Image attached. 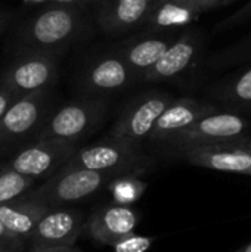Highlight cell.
<instances>
[{"label":"cell","instance_id":"6da1fadb","mask_svg":"<svg viewBox=\"0 0 251 252\" xmlns=\"http://www.w3.org/2000/svg\"><path fill=\"white\" fill-rule=\"evenodd\" d=\"M89 21L86 12L74 4H53L34 15L22 24L16 34V50L22 52H55L78 38Z\"/></svg>","mask_w":251,"mask_h":252},{"label":"cell","instance_id":"7a4b0ae2","mask_svg":"<svg viewBox=\"0 0 251 252\" xmlns=\"http://www.w3.org/2000/svg\"><path fill=\"white\" fill-rule=\"evenodd\" d=\"M152 167L151 158L143 152L139 142L108 136L98 143L77 149L62 168H87L143 176Z\"/></svg>","mask_w":251,"mask_h":252},{"label":"cell","instance_id":"3957f363","mask_svg":"<svg viewBox=\"0 0 251 252\" xmlns=\"http://www.w3.org/2000/svg\"><path fill=\"white\" fill-rule=\"evenodd\" d=\"M118 176L124 174L87 168H61L25 195L41 201L49 208L71 207L107 189L109 182Z\"/></svg>","mask_w":251,"mask_h":252},{"label":"cell","instance_id":"277c9868","mask_svg":"<svg viewBox=\"0 0 251 252\" xmlns=\"http://www.w3.org/2000/svg\"><path fill=\"white\" fill-rule=\"evenodd\" d=\"M107 102L102 96H86L68 102L47 115L36 140H64L77 143L90 136L105 120Z\"/></svg>","mask_w":251,"mask_h":252},{"label":"cell","instance_id":"5b68a950","mask_svg":"<svg viewBox=\"0 0 251 252\" xmlns=\"http://www.w3.org/2000/svg\"><path fill=\"white\" fill-rule=\"evenodd\" d=\"M50 89L18 97L0 118V152L37 136L50 111Z\"/></svg>","mask_w":251,"mask_h":252},{"label":"cell","instance_id":"8992f818","mask_svg":"<svg viewBox=\"0 0 251 252\" xmlns=\"http://www.w3.org/2000/svg\"><path fill=\"white\" fill-rule=\"evenodd\" d=\"M55 52H22L6 66L0 86L6 87L18 97L40 90H47L56 80Z\"/></svg>","mask_w":251,"mask_h":252},{"label":"cell","instance_id":"52a82bcc","mask_svg":"<svg viewBox=\"0 0 251 252\" xmlns=\"http://www.w3.org/2000/svg\"><path fill=\"white\" fill-rule=\"evenodd\" d=\"M77 143L64 140H34L31 145L19 149L7 162L6 167L19 174L40 180L56 174L75 154Z\"/></svg>","mask_w":251,"mask_h":252},{"label":"cell","instance_id":"ba28073f","mask_svg":"<svg viewBox=\"0 0 251 252\" xmlns=\"http://www.w3.org/2000/svg\"><path fill=\"white\" fill-rule=\"evenodd\" d=\"M247 130L249 121L244 117L232 112L219 111L200 118L189 127L172 136L164 143H167L173 149H182L198 145L225 143L246 137Z\"/></svg>","mask_w":251,"mask_h":252},{"label":"cell","instance_id":"9c48e42d","mask_svg":"<svg viewBox=\"0 0 251 252\" xmlns=\"http://www.w3.org/2000/svg\"><path fill=\"white\" fill-rule=\"evenodd\" d=\"M173 100L175 97L166 92H148L138 96L118 115L109 136L142 143V140L148 139L158 117Z\"/></svg>","mask_w":251,"mask_h":252},{"label":"cell","instance_id":"30bf717a","mask_svg":"<svg viewBox=\"0 0 251 252\" xmlns=\"http://www.w3.org/2000/svg\"><path fill=\"white\" fill-rule=\"evenodd\" d=\"M246 137L213 145H198L176 149L179 157L191 165L223 173L251 174V149Z\"/></svg>","mask_w":251,"mask_h":252},{"label":"cell","instance_id":"8fae6325","mask_svg":"<svg viewBox=\"0 0 251 252\" xmlns=\"http://www.w3.org/2000/svg\"><path fill=\"white\" fill-rule=\"evenodd\" d=\"M86 219L81 211L71 207L49 208L28 241L37 248L71 247L84 232Z\"/></svg>","mask_w":251,"mask_h":252},{"label":"cell","instance_id":"7c38bea8","mask_svg":"<svg viewBox=\"0 0 251 252\" xmlns=\"http://www.w3.org/2000/svg\"><path fill=\"white\" fill-rule=\"evenodd\" d=\"M136 77V72L114 50L90 62L83 69L78 86L86 96H104L127 87Z\"/></svg>","mask_w":251,"mask_h":252},{"label":"cell","instance_id":"4fadbf2b","mask_svg":"<svg viewBox=\"0 0 251 252\" xmlns=\"http://www.w3.org/2000/svg\"><path fill=\"white\" fill-rule=\"evenodd\" d=\"M138 214L129 205L107 204L93 210L84 224V232L98 244L115 245L118 241L133 235Z\"/></svg>","mask_w":251,"mask_h":252},{"label":"cell","instance_id":"5bb4252c","mask_svg":"<svg viewBox=\"0 0 251 252\" xmlns=\"http://www.w3.org/2000/svg\"><path fill=\"white\" fill-rule=\"evenodd\" d=\"M219 112L217 106L195 99H175L155 121L148 140L166 142L200 118Z\"/></svg>","mask_w":251,"mask_h":252},{"label":"cell","instance_id":"9a60e30c","mask_svg":"<svg viewBox=\"0 0 251 252\" xmlns=\"http://www.w3.org/2000/svg\"><path fill=\"white\" fill-rule=\"evenodd\" d=\"M154 1L155 0H99L95 16L105 32L118 34L146 22Z\"/></svg>","mask_w":251,"mask_h":252},{"label":"cell","instance_id":"2e32d148","mask_svg":"<svg viewBox=\"0 0 251 252\" xmlns=\"http://www.w3.org/2000/svg\"><path fill=\"white\" fill-rule=\"evenodd\" d=\"M200 52L198 37L192 32L178 37L161 58L141 77L145 81H163L183 74L195 61Z\"/></svg>","mask_w":251,"mask_h":252},{"label":"cell","instance_id":"e0dca14e","mask_svg":"<svg viewBox=\"0 0 251 252\" xmlns=\"http://www.w3.org/2000/svg\"><path fill=\"white\" fill-rule=\"evenodd\" d=\"M49 210L46 204L28 195L0 204V221L9 232L22 241H28L37 223Z\"/></svg>","mask_w":251,"mask_h":252},{"label":"cell","instance_id":"ac0fdd59","mask_svg":"<svg viewBox=\"0 0 251 252\" xmlns=\"http://www.w3.org/2000/svg\"><path fill=\"white\" fill-rule=\"evenodd\" d=\"M176 38L178 37L173 32L142 37L138 40H129L115 52L136 72L138 77H142Z\"/></svg>","mask_w":251,"mask_h":252},{"label":"cell","instance_id":"d6986e66","mask_svg":"<svg viewBox=\"0 0 251 252\" xmlns=\"http://www.w3.org/2000/svg\"><path fill=\"white\" fill-rule=\"evenodd\" d=\"M203 12L183 0H155L146 22L152 30L166 31L194 22Z\"/></svg>","mask_w":251,"mask_h":252},{"label":"cell","instance_id":"ffe728a7","mask_svg":"<svg viewBox=\"0 0 251 252\" xmlns=\"http://www.w3.org/2000/svg\"><path fill=\"white\" fill-rule=\"evenodd\" d=\"M215 97L222 102L238 105V106H250L251 105V68L243 74L231 78L219 84L215 92Z\"/></svg>","mask_w":251,"mask_h":252},{"label":"cell","instance_id":"44dd1931","mask_svg":"<svg viewBox=\"0 0 251 252\" xmlns=\"http://www.w3.org/2000/svg\"><path fill=\"white\" fill-rule=\"evenodd\" d=\"M148 183L141 179V176L124 174L118 176L109 182L107 189L112 195V201L120 205H132L136 202L146 190Z\"/></svg>","mask_w":251,"mask_h":252},{"label":"cell","instance_id":"7402d4cb","mask_svg":"<svg viewBox=\"0 0 251 252\" xmlns=\"http://www.w3.org/2000/svg\"><path fill=\"white\" fill-rule=\"evenodd\" d=\"M36 179L19 174L4 164H0V204L24 196L36 186Z\"/></svg>","mask_w":251,"mask_h":252},{"label":"cell","instance_id":"603a6c76","mask_svg":"<svg viewBox=\"0 0 251 252\" xmlns=\"http://www.w3.org/2000/svg\"><path fill=\"white\" fill-rule=\"evenodd\" d=\"M247 59H251V32L247 34L246 38L231 46V49H228L217 61L219 62L222 61L223 63L229 65V63H235L241 61H247Z\"/></svg>","mask_w":251,"mask_h":252},{"label":"cell","instance_id":"cb8c5ba5","mask_svg":"<svg viewBox=\"0 0 251 252\" xmlns=\"http://www.w3.org/2000/svg\"><path fill=\"white\" fill-rule=\"evenodd\" d=\"M152 244H154V238L129 235L112 247H114V252H146Z\"/></svg>","mask_w":251,"mask_h":252},{"label":"cell","instance_id":"d4e9b609","mask_svg":"<svg viewBox=\"0 0 251 252\" xmlns=\"http://www.w3.org/2000/svg\"><path fill=\"white\" fill-rule=\"evenodd\" d=\"M22 245L24 241L9 232L6 226L0 221V252H18L21 251Z\"/></svg>","mask_w":251,"mask_h":252},{"label":"cell","instance_id":"484cf974","mask_svg":"<svg viewBox=\"0 0 251 252\" xmlns=\"http://www.w3.org/2000/svg\"><path fill=\"white\" fill-rule=\"evenodd\" d=\"M251 19V0L244 6V7H241L237 13H234V15H231V16H228L226 19H223L222 22H219V30L222 28V30H225V28H232V27H237V25H240V24H244V22H247V21H250Z\"/></svg>","mask_w":251,"mask_h":252},{"label":"cell","instance_id":"4316f807","mask_svg":"<svg viewBox=\"0 0 251 252\" xmlns=\"http://www.w3.org/2000/svg\"><path fill=\"white\" fill-rule=\"evenodd\" d=\"M18 99V96L15 93H12L10 90H7L6 87L0 86V118L3 117V114L7 111V108Z\"/></svg>","mask_w":251,"mask_h":252},{"label":"cell","instance_id":"83f0119b","mask_svg":"<svg viewBox=\"0 0 251 252\" xmlns=\"http://www.w3.org/2000/svg\"><path fill=\"white\" fill-rule=\"evenodd\" d=\"M192 6H195L197 9H200L201 12L210 9V7H215V6H220V0H183Z\"/></svg>","mask_w":251,"mask_h":252},{"label":"cell","instance_id":"f1b7e54d","mask_svg":"<svg viewBox=\"0 0 251 252\" xmlns=\"http://www.w3.org/2000/svg\"><path fill=\"white\" fill-rule=\"evenodd\" d=\"M31 252H81L80 250L74 248V245L71 247H52V248H37L33 247Z\"/></svg>","mask_w":251,"mask_h":252},{"label":"cell","instance_id":"f546056e","mask_svg":"<svg viewBox=\"0 0 251 252\" xmlns=\"http://www.w3.org/2000/svg\"><path fill=\"white\" fill-rule=\"evenodd\" d=\"M9 21H10V12L1 10V9H0V35H1V32L4 31V28L7 27Z\"/></svg>","mask_w":251,"mask_h":252},{"label":"cell","instance_id":"4dcf8cb0","mask_svg":"<svg viewBox=\"0 0 251 252\" xmlns=\"http://www.w3.org/2000/svg\"><path fill=\"white\" fill-rule=\"evenodd\" d=\"M53 4H74V3H80L83 0H50Z\"/></svg>","mask_w":251,"mask_h":252},{"label":"cell","instance_id":"1f68e13d","mask_svg":"<svg viewBox=\"0 0 251 252\" xmlns=\"http://www.w3.org/2000/svg\"><path fill=\"white\" fill-rule=\"evenodd\" d=\"M235 252H251V242L250 244H247V245H244L243 248H240L238 251Z\"/></svg>","mask_w":251,"mask_h":252},{"label":"cell","instance_id":"d6a6232c","mask_svg":"<svg viewBox=\"0 0 251 252\" xmlns=\"http://www.w3.org/2000/svg\"><path fill=\"white\" fill-rule=\"evenodd\" d=\"M237 0H220V6H225V4H229V3H234Z\"/></svg>","mask_w":251,"mask_h":252},{"label":"cell","instance_id":"836d02e7","mask_svg":"<svg viewBox=\"0 0 251 252\" xmlns=\"http://www.w3.org/2000/svg\"><path fill=\"white\" fill-rule=\"evenodd\" d=\"M25 3H41V1H46V0H24Z\"/></svg>","mask_w":251,"mask_h":252},{"label":"cell","instance_id":"e575fe53","mask_svg":"<svg viewBox=\"0 0 251 252\" xmlns=\"http://www.w3.org/2000/svg\"><path fill=\"white\" fill-rule=\"evenodd\" d=\"M246 143H247V146L251 149V137H247V139H246Z\"/></svg>","mask_w":251,"mask_h":252},{"label":"cell","instance_id":"d590c367","mask_svg":"<svg viewBox=\"0 0 251 252\" xmlns=\"http://www.w3.org/2000/svg\"><path fill=\"white\" fill-rule=\"evenodd\" d=\"M250 176H251V174H250Z\"/></svg>","mask_w":251,"mask_h":252}]
</instances>
